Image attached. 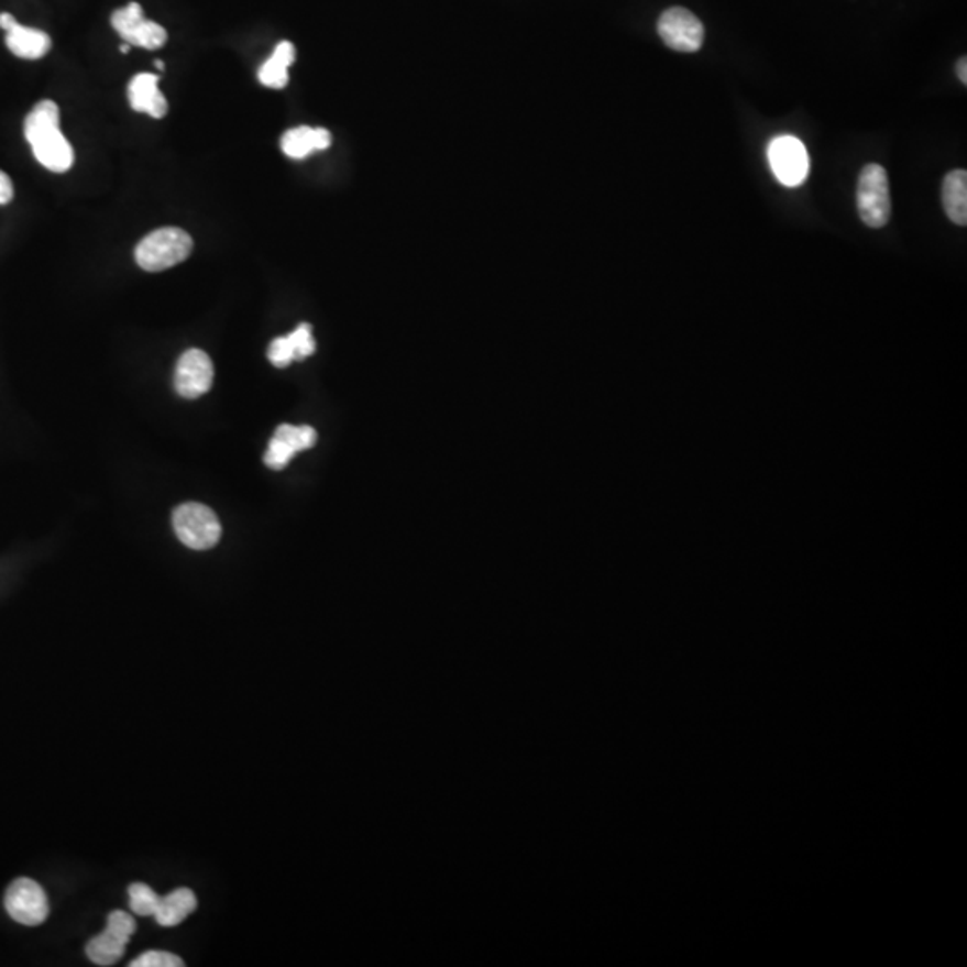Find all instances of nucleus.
I'll use <instances>...</instances> for the list:
<instances>
[{
    "instance_id": "nucleus-22",
    "label": "nucleus",
    "mask_w": 967,
    "mask_h": 967,
    "mask_svg": "<svg viewBox=\"0 0 967 967\" xmlns=\"http://www.w3.org/2000/svg\"><path fill=\"white\" fill-rule=\"evenodd\" d=\"M13 196H15L13 182H11L10 176L4 171H0V205H8L13 199Z\"/></svg>"
},
{
    "instance_id": "nucleus-23",
    "label": "nucleus",
    "mask_w": 967,
    "mask_h": 967,
    "mask_svg": "<svg viewBox=\"0 0 967 967\" xmlns=\"http://www.w3.org/2000/svg\"><path fill=\"white\" fill-rule=\"evenodd\" d=\"M957 76H958V79H960V83H963L964 87H966V85H967V59H966V56H963V58L958 59Z\"/></svg>"
},
{
    "instance_id": "nucleus-18",
    "label": "nucleus",
    "mask_w": 967,
    "mask_h": 967,
    "mask_svg": "<svg viewBox=\"0 0 967 967\" xmlns=\"http://www.w3.org/2000/svg\"><path fill=\"white\" fill-rule=\"evenodd\" d=\"M160 900L162 898L145 883L130 886V906L136 915H142V917L153 915L154 917L156 910H158Z\"/></svg>"
},
{
    "instance_id": "nucleus-24",
    "label": "nucleus",
    "mask_w": 967,
    "mask_h": 967,
    "mask_svg": "<svg viewBox=\"0 0 967 967\" xmlns=\"http://www.w3.org/2000/svg\"><path fill=\"white\" fill-rule=\"evenodd\" d=\"M156 67H158L160 70H164V63H162V62H156Z\"/></svg>"
},
{
    "instance_id": "nucleus-6",
    "label": "nucleus",
    "mask_w": 967,
    "mask_h": 967,
    "mask_svg": "<svg viewBox=\"0 0 967 967\" xmlns=\"http://www.w3.org/2000/svg\"><path fill=\"white\" fill-rule=\"evenodd\" d=\"M769 164L776 178L784 187H799L809 176V153L801 140L783 135L769 144Z\"/></svg>"
},
{
    "instance_id": "nucleus-7",
    "label": "nucleus",
    "mask_w": 967,
    "mask_h": 967,
    "mask_svg": "<svg viewBox=\"0 0 967 967\" xmlns=\"http://www.w3.org/2000/svg\"><path fill=\"white\" fill-rule=\"evenodd\" d=\"M658 33L667 47L678 53H697L704 44V25L692 11L670 8L658 20Z\"/></svg>"
},
{
    "instance_id": "nucleus-12",
    "label": "nucleus",
    "mask_w": 967,
    "mask_h": 967,
    "mask_svg": "<svg viewBox=\"0 0 967 967\" xmlns=\"http://www.w3.org/2000/svg\"><path fill=\"white\" fill-rule=\"evenodd\" d=\"M0 28L8 33L6 34V45L19 58H44L45 54L51 51V45H53L47 33L19 24L15 17L10 15V13H2L0 15Z\"/></svg>"
},
{
    "instance_id": "nucleus-2",
    "label": "nucleus",
    "mask_w": 967,
    "mask_h": 967,
    "mask_svg": "<svg viewBox=\"0 0 967 967\" xmlns=\"http://www.w3.org/2000/svg\"><path fill=\"white\" fill-rule=\"evenodd\" d=\"M193 250V237L187 231L176 227L160 228L140 241L135 261L147 273H160L187 261Z\"/></svg>"
},
{
    "instance_id": "nucleus-10",
    "label": "nucleus",
    "mask_w": 967,
    "mask_h": 967,
    "mask_svg": "<svg viewBox=\"0 0 967 967\" xmlns=\"http://www.w3.org/2000/svg\"><path fill=\"white\" fill-rule=\"evenodd\" d=\"M213 382L212 359L201 350H187L179 356L176 373H174V387L179 396L187 399H196L207 395Z\"/></svg>"
},
{
    "instance_id": "nucleus-14",
    "label": "nucleus",
    "mask_w": 967,
    "mask_h": 967,
    "mask_svg": "<svg viewBox=\"0 0 967 967\" xmlns=\"http://www.w3.org/2000/svg\"><path fill=\"white\" fill-rule=\"evenodd\" d=\"M332 144V135L325 128L299 125L282 136V151L289 158L301 160L314 151L328 150Z\"/></svg>"
},
{
    "instance_id": "nucleus-8",
    "label": "nucleus",
    "mask_w": 967,
    "mask_h": 967,
    "mask_svg": "<svg viewBox=\"0 0 967 967\" xmlns=\"http://www.w3.org/2000/svg\"><path fill=\"white\" fill-rule=\"evenodd\" d=\"M4 906L11 920L24 926H39L47 920V894L30 878H19L11 883L6 892Z\"/></svg>"
},
{
    "instance_id": "nucleus-21",
    "label": "nucleus",
    "mask_w": 967,
    "mask_h": 967,
    "mask_svg": "<svg viewBox=\"0 0 967 967\" xmlns=\"http://www.w3.org/2000/svg\"><path fill=\"white\" fill-rule=\"evenodd\" d=\"M267 356H270V361L273 362V366L276 367H287L290 362L296 361V352H294L293 342H290L289 336L275 339V341L271 342Z\"/></svg>"
},
{
    "instance_id": "nucleus-17",
    "label": "nucleus",
    "mask_w": 967,
    "mask_h": 967,
    "mask_svg": "<svg viewBox=\"0 0 967 967\" xmlns=\"http://www.w3.org/2000/svg\"><path fill=\"white\" fill-rule=\"evenodd\" d=\"M296 59V48L290 42L276 45L275 53L259 70V79L267 88L282 90L289 83V68Z\"/></svg>"
},
{
    "instance_id": "nucleus-11",
    "label": "nucleus",
    "mask_w": 967,
    "mask_h": 967,
    "mask_svg": "<svg viewBox=\"0 0 967 967\" xmlns=\"http://www.w3.org/2000/svg\"><path fill=\"white\" fill-rule=\"evenodd\" d=\"M316 441L318 432L312 427L279 425L265 452L264 462L271 470H284L296 453L312 448Z\"/></svg>"
},
{
    "instance_id": "nucleus-20",
    "label": "nucleus",
    "mask_w": 967,
    "mask_h": 967,
    "mask_svg": "<svg viewBox=\"0 0 967 967\" xmlns=\"http://www.w3.org/2000/svg\"><path fill=\"white\" fill-rule=\"evenodd\" d=\"M131 967H184L185 963L178 955H174V953L169 952H145L144 955H140L139 958H135L133 963L130 964Z\"/></svg>"
},
{
    "instance_id": "nucleus-19",
    "label": "nucleus",
    "mask_w": 967,
    "mask_h": 967,
    "mask_svg": "<svg viewBox=\"0 0 967 967\" xmlns=\"http://www.w3.org/2000/svg\"><path fill=\"white\" fill-rule=\"evenodd\" d=\"M289 338L296 352V361H304L316 352V341L310 325H299L293 333H289Z\"/></svg>"
},
{
    "instance_id": "nucleus-16",
    "label": "nucleus",
    "mask_w": 967,
    "mask_h": 967,
    "mask_svg": "<svg viewBox=\"0 0 967 967\" xmlns=\"http://www.w3.org/2000/svg\"><path fill=\"white\" fill-rule=\"evenodd\" d=\"M944 212L948 213L957 227L967 224V173L964 169L952 171L943 182Z\"/></svg>"
},
{
    "instance_id": "nucleus-5",
    "label": "nucleus",
    "mask_w": 967,
    "mask_h": 967,
    "mask_svg": "<svg viewBox=\"0 0 967 967\" xmlns=\"http://www.w3.org/2000/svg\"><path fill=\"white\" fill-rule=\"evenodd\" d=\"M136 932V923L130 914L116 910L108 915V926L101 935L87 944V955L97 966H113L121 960L131 935Z\"/></svg>"
},
{
    "instance_id": "nucleus-13",
    "label": "nucleus",
    "mask_w": 967,
    "mask_h": 967,
    "mask_svg": "<svg viewBox=\"0 0 967 967\" xmlns=\"http://www.w3.org/2000/svg\"><path fill=\"white\" fill-rule=\"evenodd\" d=\"M158 83V77L153 74H139L133 77L128 88L131 108L153 119H164L169 111V105L164 94L160 92Z\"/></svg>"
},
{
    "instance_id": "nucleus-9",
    "label": "nucleus",
    "mask_w": 967,
    "mask_h": 967,
    "mask_svg": "<svg viewBox=\"0 0 967 967\" xmlns=\"http://www.w3.org/2000/svg\"><path fill=\"white\" fill-rule=\"evenodd\" d=\"M111 25L117 33L121 34L125 44L136 45L142 48H160L167 44V31L153 20H147L142 11V6L136 2L117 10L111 15Z\"/></svg>"
},
{
    "instance_id": "nucleus-15",
    "label": "nucleus",
    "mask_w": 967,
    "mask_h": 967,
    "mask_svg": "<svg viewBox=\"0 0 967 967\" xmlns=\"http://www.w3.org/2000/svg\"><path fill=\"white\" fill-rule=\"evenodd\" d=\"M196 909H198V898L190 889L182 887L160 900L154 920L164 928H174L179 923H184Z\"/></svg>"
},
{
    "instance_id": "nucleus-3",
    "label": "nucleus",
    "mask_w": 967,
    "mask_h": 967,
    "mask_svg": "<svg viewBox=\"0 0 967 967\" xmlns=\"http://www.w3.org/2000/svg\"><path fill=\"white\" fill-rule=\"evenodd\" d=\"M858 216L869 228H883L891 221V188L886 169L867 164L858 176Z\"/></svg>"
},
{
    "instance_id": "nucleus-1",
    "label": "nucleus",
    "mask_w": 967,
    "mask_h": 967,
    "mask_svg": "<svg viewBox=\"0 0 967 967\" xmlns=\"http://www.w3.org/2000/svg\"><path fill=\"white\" fill-rule=\"evenodd\" d=\"M25 139L34 158L51 173H67L74 165V150L59 130V108L54 101H40L25 117Z\"/></svg>"
},
{
    "instance_id": "nucleus-4",
    "label": "nucleus",
    "mask_w": 967,
    "mask_h": 967,
    "mask_svg": "<svg viewBox=\"0 0 967 967\" xmlns=\"http://www.w3.org/2000/svg\"><path fill=\"white\" fill-rule=\"evenodd\" d=\"M174 532L188 549L208 550L221 539V521L210 507L188 502L174 510Z\"/></svg>"
}]
</instances>
